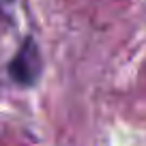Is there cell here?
Instances as JSON below:
<instances>
[{"label": "cell", "instance_id": "1", "mask_svg": "<svg viewBox=\"0 0 146 146\" xmlns=\"http://www.w3.org/2000/svg\"><path fill=\"white\" fill-rule=\"evenodd\" d=\"M41 71H43V60H41L39 45H36V41L32 36H26L24 43L19 45L17 54L9 62V78L17 86L30 88L36 84Z\"/></svg>", "mask_w": 146, "mask_h": 146}]
</instances>
